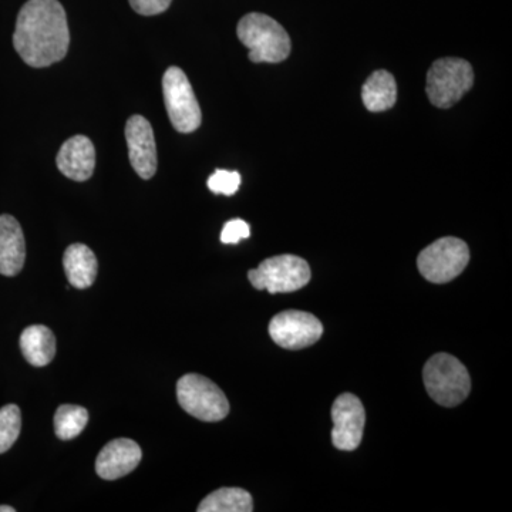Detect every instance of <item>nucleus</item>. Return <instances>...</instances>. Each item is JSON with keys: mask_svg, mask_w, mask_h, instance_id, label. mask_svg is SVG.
Returning <instances> with one entry per match:
<instances>
[{"mask_svg": "<svg viewBox=\"0 0 512 512\" xmlns=\"http://www.w3.org/2000/svg\"><path fill=\"white\" fill-rule=\"evenodd\" d=\"M89 412L84 407L63 404L55 414L56 436L62 440L76 439L86 429Z\"/></svg>", "mask_w": 512, "mask_h": 512, "instance_id": "obj_19", "label": "nucleus"}, {"mask_svg": "<svg viewBox=\"0 0 512 512\" xmlns=\"http://www.w3.org/2000/svg\"><path fill=\"white\" fill-rule=\"evenodd\" d=\"M20 349L30 365L43 367L56 355V338L52 330L43 325L29 326L20 336Z\"/></svg>", "mask_w": 512, "mask_h": 512, "instance_id": "obj_16", "label": "nucleus"}, {"mask_svg": "<svg viewBox=\"0 0 512 512\" xmlns=\"http://www.w3.org/2000/svg\"><path fill=\"white\" fill-rule=\"evenodd\" d=\"M251 235V229L247 222L231 220L224 225L221 232L222 244H238L241 239H247Z\"/></svg>", "mask_w": 512, "mask_h": 512, "instance_id": "obj_22", "label": "nucleus"}, {"mask_svg": "<svg viewBox=\"0 0 512 512\" xmlns=\"http://www.w3.org/2000/svg\"><path fill=\"white\" fill-rule=\"evenodd\" d=\"M143 451L136 441L117 439L103 447L96 461L97 474L103 480L113 481L127 476L140 464Z\"/></svg>", "mask_w": 512, "mask_h": 512, "instance_id": "obj_12", "label": "nucleus"}, {"mask_svg": "<svg viewBox=\"0 0 512 512\" xmlns=\"http://www.w3.org/2000/svg\"><path fill=\"white\" fill-rule=\"evenodd\" d=\"M311 275L308 262L296 255L272 256L248 272L252 286L269 293L299 291L309 284Z\"/></svg>", "mask_w": 512, "mask_h": 512, "instance_id": "obj_6", "label": "nucleus"}, {"mask_svg": "<svg viewBox=\"0 0 512 512\" xmlns=\"http://www.w3.org/2000/svg\"><path fill=\"white\" fill-rule=\"evenodd\" d=\"M60 173L73 181H86L96 167V150L92 141L84 136L69 138L60 148L56 158Z\"/></svg>", "mask_w": 512, "mask_h": 512, "instance_id": "obj_13", "label": "nucleus"}, {"mask_svg": "<svg viewBox=\"0 0 512 512\" xmlns=\"http://www.w3.org/2000/svg\"><path fill=\"white\" fill-rule=\"evenodd\" d=\"M22 429V413L16 404L0 409V454L6 453L18 440Z\"/></svg>", "mask_w": 512, "mask_h": 512, "instance_id": "obj_20", "label": "nucleus"}, {"mask_svg": "<svg viewBox=\"0 0 512 512\" xmlns=\"http://www.w3.org/2000/svg\"><path fill=\"white\" fill-rule=\"evenodd\" d=\"M237 33L242 45L248 47L251 62L281 63L291 55V37L268 15L249 13L239 20Z\"/></svg>", "mask_w": 512, "mask_h": 512, "instance_id": "obj_2", "label": "nucleus"}, {"mask_svg": "<svg viewBox=\"0 0 512 512\" xmlns=\"http://www.w3.org/2000/svg\"><path fill=\"white\" fill-rule=\"evenodd\" d=\"M26 259L22 227L12 215H0V274L16 276Z\"/></svg>", "mask_w": 512, "mask_h": 512, "instance_id": "obj_14", "label": "nucleus"}, {"mask_svg": "<svg viewBox=\"0 0 512 512\" xmlns=\"http://www.w3.org/2000/svg\"><path fill=\"white\" fill-rule=\"evenodd\" d=\"M128 157L134 171L143 180H150L157 173V146L153 127L143 116H131L126 124Z\"/></svg>", "mask_w": 512, "mask_h": 512, "instance_id": "obj_11", "label": "nucleus"}, {"mask_svg": "<svg viewBox=\"0 0 512 512\" xmlns=\"http://www.w3.org/2000/svg\"><path fill=\"white\" fill-rule=\"evenodd\" d=\"M254 501L242 488H221L201 501L198 512H251Z\"/></svg>", "mask_w": 512, "mask_h": 512, "instance_id": "obj_18", "label": "nucleus"}, {"mask_svg": "<svg viewBox=\"0 0 512 512\" xmlns=\"http://www.w3.org/2000/svg\"><path fill=\"white\" fill-rule=\"evenodd\" d=\"M332 443L342 451H353L360 446L365 430L366 412L359 397L352 393L340 394L332 407Z\"/></svg>", "mask_w": 512, "mask_h": 512, "instance_id": "obj_10", "label": "nucleus"}, {"mask_svg": "<svg viewBox=\"0 0 512 512\" xmlns=\"http://www.w3.org/2000/svg\"><path fill=\"white\" fill-rule=\"evenodd\" d=\"M474 72L464 59L444 57L431 64L426 92L433 106L450 109L473 87Z\"/></svg>", "mask_w": 512, "mask_h": 512, "instance_id": "obj_4", "label": "nucleus"}, {"mask_svg": "<svg viewBox=\"0 0 512 512\" xmlns=\"http://www.w3.org/2000/svg\"><path fill=\"white\" fill-rule=\"evenodd\" d=\"M423 379L427 393L440 406L456 407L470 394L471 379L466 366L447 353L431 357L424 366Z\"/></svg>", "mask_w": 512, "mask_h": 512, "instance_id": "obj_3", "label": "nucleus"}, {"mask_svg": "<svg viewBox=\"0 0 512 512\" xmlns=\"http://www.w3.org/2000/svg\"><path fill=\"white\" fill-rule=\"evenodd\" d=\"M165 109L175 130L188 134L201 126L200 104L180 67H170L163 77Z\"/></svg>", "mask_w": 512, "mask_h": 512, "instance_id": "obj_8", "label": "nucleus"}, {"mask_svg": "<svg viewBox=\"0 0 512 512\" xmlns=\"http://www.w3.org/2000/svg\"><path fill=\"white\" fill-rule=\"evenodd\" d=\"M470 249L454 237L441 238L421 251L417 258L420 274L433 284H447L466 269Z\"/></svg>", "mask_w": 512, "mask_h": 512, "instance_id": "obj_7", "label": "nucleus"}, {"mask_svg": "<svg viewBox=\"0 0 512 512\" xmlns=\"http://www.w3.org/2000/svg\"><path fill=\"white\" fill-rule=\"evenodd\" d=\"M15 508L9 507V505H0V512H15Z\"/></svg>", "mask_w": 512, "mask_h": 512, "instance_id": "obj_24", "label": "nucleus"}, {"mask_svg": "<svg viewBox=\"0 0 512 512\" xmlns=\"http://www.w3.org/2000/svg\"><path fill=\"white\" fill-rule=\"evenodd\" d=\"M63 265L69 284L73 288L87 289L96 281L97 258L87 245H70L64 252Z\"/></svg>", "mask_w": 512, "mask_h": 512, "instance_id": "obj_15", "label": "nucleus"}, {"mask_svg": "<svg viewBox=\"0 0 512 512\" xmlns=\"http://www.w3.org/2000/svg\"><path fill=\"white\" fill-rule=\"evenodd\" d=\"M70 45L67 16L59 0H29L20 9L13 46L29 66L42 69L60 62Z\"/></svg>", "mask_w": 512, "mask_h": 512, "instance_id": "obj_1", "label": "nucleus"}, {"mask_svg": "<svg viewBox=\"0 0 512 512\" xmlns=\"http://www.w3.org/2000/svg\"><path fill=\"white\" fill-rule=\"evenodd\" d=\"M269 335L281 348L299 350L318 342L323 335V326L312 313L285 311L271 320Z\"/></svg>", "mask_w": 512, "mask_h": 512, "instance_id": "obj_9", "label": "nucleus"}, {"mask_svg": "<svg viewBox=\"0 0 512 512\" xmlns=\"http://www.w3.org/2000/svg\"><path fill=\"white\" fill-rule=\"evenodd\" d=\"M177 399L185 412L201 421L224 420L229 403L224 392L210 379L201 375H185L177 383Z\"/></svg>", "mask_w": 512, "mask_h": 512, "instance_id": "obj_5", "label": "nucleus"}, {"mask_svg": "<svg viewBox=\"0 0 512 512\" xmlns=\"http://www.w3.org/2000/svg\"><path fill=\"white\" fill-rule=\"evenodd\" d=\"M362 100L367 110L380 113L392 109L397 100L396 80L386 70H377L363 84Z\"/></svg>", "mask_w": 512, "mask_h": 512, "instance_id": "obj_17", "label": "nucleus"}, {"mask_svg": "<svg viewBox=\"0 0 512 512\" xmlns=\"http://www.w3.org/2000/svg\"><path fill=\"white\" fill-rule=\"evenodd\" d=\"M208 188L214 194L234 195L241 185V175L237 171L217 170L208 178Z\"/></svg>", "mask_w": 512, "mask_h": 512, "instance_id": "obj_21", "label": "nucleus"}, {"mask_svg": "<svg viewBox=\"0 0 512 512\" xmlns=\"http://www.w3.org/2000/svg\"><path fill=\"white\" fill-rule=\"evenodd\" d=\"M173 0H130L131 8L143 16L160 15L170 8Z\"/></svg>", "mask_w": 512, "mask_h": 512, "instance_id": "obj_23", "label": "nucleus"}]
</instances>
